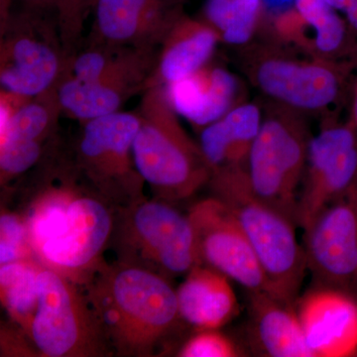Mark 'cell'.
I'll return each instance as SVG.
<instances>
[{"label":"cell","mask_w":357,"mask_h":357,"mask_svg":"<svg viewBox=\"0 0 357 357\" xmlns=\"http://www.w3.org/2000/svg\"><path fill=\"white\" fill-rule=\"evenodd\" d=\"M82 287L112 356H161L184 321L168 278L146 268L105 261Z\"/></svg>","instance_id":"1"},{"label":"cell","mask_w":357,"mask_h":357,"mask_svg":"<svg viewBox=\"0 0 357 357\" xmlns=\"http://www.w3.org/2000/svg\"><path fill=\"white\" fill-rule=\"evenodd\" d=\"M64 114L57 88L27 98L0 91V144L7 141L53 146L59 141L60 116Z\"/></svg>","instance_id":"22"},{"label":"cell","mask_w":357,"mask_h":357,"mask_svg":"<svg viewBox=\"0 0 357 357\" xmlns=\"http://www.w3.org/2000/svg\"><path fill=\"white\" fill-rule=\"evenodd\" d=\"M166 88L178 116L199 128L218 121L246 100L241 79L213 60L191 76Z\"/></svg>","instance_id":"17"},{"label":"cell","mask_w":357,"mask_h":357,"mask_svg":"<svg viewBox=\"0 0 357 357\" xmlns=\"http://www.w3.org/2000/svg\"><path fill=\"white\" fill-rule=\"evenodd\" d=\"M229 277L204 264L190 270L177 290L178 311L197 330H220L239 312Z\"/></svg>","instance_id":"20"},{"label":"cell","mask_w":357,"mask_h":357,"mask_svg":"<svg viewBox=\"0 0 357 357\" xmlns=\"http://www.w3.org/2000/svg\"><path fill=\"white\" fill-rule=\"evenodd\" d=\"M110 246L117 261L146 268L169 278L199 264L189 215L161 199H141L116 211Z\"/></svg>","instance_id":"6"},{"label":"cell","mask_w":357,"mask_h":357,"mask_svg":"<svg viewBox=\"0 0 357 357\" xmlns=\"http://www.w3.org/2000/svg\"><path fill=\"white\" fill-rule=\"evenodd\" d=\"M220 43V35L206 21L183 13L160 46L150 86H168L198 72L213 60Z\"/></svg>","instance_id":"19"},{"label":"cell","mask_w":357,"mask_h":357,"mask_svg":"<svg viewBox=\"0 0 357 357\" xmlns=\"http://www.w3.org/2000/svg\"><path fill=\"white\" fill-rule=\"evenodd\" d=\"M159 49L134 48L119 64L93 81L66 74L57 86L63 112L84 122L121 112L129 98L150 86Z\"/></svg>","instance_id":"14"},{"label":"cell","mask_w":357,"mask_h":357,"mask_svg":"<svg viewBox=\"0 0 357 357\" xmlns=\"http://www.w3.org/2000/svg\"><path fill=\"white\" fill-rule=\"evenodd\" d=\"M248 340L261 356L314 357L296 305L266 292L248 291Z\"/></svg>","instance_id":"18"},{"label":"cell","mask_w":357,"mask_h":357,"mask_svg":"<svg viewBox=\"0 0 357 357\" xmlns=\"http://www.w3.org/2000/svg\"><path fill=\"white\" fill-rule=\"evenodd\" d=\"M171 3L176 4V6H184L187 0H168Z\"/></svg>","instance_id":"32"},{"label":"cell","mask_w":357,"mask_h":357,"mask_svg":"<svg viewBox=\"0 0 357 357\" xmlns=\"http://www.w3.org/2000/svg\"><path fill=\"white\" fill-rule=\"evenodd\" d=\"M140 126L133 143L138 171L155 199L168 203L192 198L211 177L199 143L178 121L164 86H150L136 110Z\"/></svg>","instance_id":"3"},{"label":"cell","mask_w":357,"mask_h":357,"mask_svg":"<svg viewBox=\"0 0 357 357\" xmlns=\"http://www.w3.org/2000/svg\"><path fill=\"white\" fill-rule=\"evenodd\" d=\"M244 356L234 340L218 330H198L177 351L180 357H237Z\"/></svg>","instance_id":"28"},{"label":"cell","mask_w":357,"mask_h":357,"mask_svg":"<svg viewBox=\"0 0 357 357\" xmlns=\"http://www.w3.org/2000/svg\"><path fill=\"white\" fill-rule=\"evenodd\" d=\"M140 126L137 112H117L83 122L68 156L86 183L116 210L146 198L133 143Z\"/></svg>","instance_id":"8"},{"label":"cell","mask_w":357,"mask_h":357,"mask_svg":"<svg viewBox=\"0 0 357 357\" xmlns=\"http://www.w3.org/2000/svg\"><path fill=\"white\" fill-rule=\"evenodd\" d=\"M30 340L41 356H112L83 287L43 264Z\"/></svg>","instance_id":"9"},{"label":"cell","mask_w":357,"mask_h":357,"mask_svg":"<svg viewBox=\"0 0 357 357\" xmlns=\"http://www.w3.org/2000/svg\"><path fill=\"white\" fill-rule=\"evenodd\" d=\"M201 18L215 28L222 43L239 49L259 36L263 0H206Z\"/></svg>","instance_id":"24"},{"label":"cell","mask_w":357,"mask_h":357,"mask_svg":"<svg viewBox=\"0 0 357 357\" xmlns=\"http://www.w3.org/2000/svg\"><path fill=\"white\" fill-rule=\"evenodd\" d=\"M349 107H351V115L349 119L357 126V77L352 84L351 96H349Z\"/></svg>","instance_id":"31"},{"label":"cell","mask_w":357,"mask_h":357,"mask_svg":"<svg viewBox=\"0 0 357 357\" xmlns=\"http://www.w3.org/2000/svg\"><path fill=\"white\" fill-rule=\"evenodd\" d=\"M263 115L261 105L245 100L201 129L199 144L211 173L223 169L246 170Z\"/></svg>","instance_id":"21"},{"label":"cell","mask_w":357,"mask_h":357,"mask_svg":"<svg viewBox=\"0 0 357 357\" xmlns=\"http://www.w3.org/2000/svg\"><path fill=\"white\" fill-rule=\"evenodd\" d=\"M246 176L258 198L297 223L298 198L312 140L307 116L266 102Z\"/></svg>","instance_id":"7"},{"label":"cell","mask_w":357,"mask_h":357,"mask_svg":"<svg viewBox=\"0 0 357 357\" xmlns=\"http://www.w3.org/2000/svg\"><path fill=\"white\" fill-rule=\"evenodd\" d=\"M244 76L268 103L321 121L349 102L356 63L314 57L264 39L236 49Z\"/></svg>","instance_id":"2"},{"label":"cell","mask_w":357,"mask_h":357,"mask_svg":"<svg viewBox=\"0 0 357 357\" xmlns=\"http://www.w3.org/2000/svg\"><path fill=\"white\" fill-rule=\"evenodd\" d=\"M333 6L351 27L357 37V0H326Z\"/></svg>","instance_id":"29"},{"label":"cell","mask_w":357,"mask_h":357,"mask_svg":"<svg viewBox=\"0 0 357 357\" xmlns=\"http://www.w3.org/2000/svg\"><path fill=\"white\" fill-rule=\"evenodd\" d=\"M295 7L304 24L307 40V32L311 33L312 56L357 64V37L333 6L326 0H295Z\"/></svg>","instance_id":"23"},{"label":"cell","mask_w":357,"mask_h":357,"mask_svg":"<svg viewBox=\"0 0 357 357\" xmlns=\"http://www.w3.org/2000/svg\"><path fill=\"white\" fill-rule=\"evenodd\" d=\"M98 0H59L57 20L61 39L70 56L81 47L86 20Z\"/></svg>","instance_id":"27"},{"label":"cell","mask_w":357,"mask_h":357,"mask_svg":"<svg viewBox=\"0 0 357 357\" xmlns=\"http://www.w3.org/2000/svg\"><path fill=\"white\" fill-rule=\"evenodd\" d=\"M0 0L1 89L33 98L57 88L69 69L57 15Z\"/></svg>","instance_id":"5"},{"label":"cell","mask_w":357,"mask_h":357,"mask_svg":"<svg viewBox=\"0 0 357 357\" xmlns=\"http://www.w3.org/2000/svg\"><path fill=\"white\" fill-rule=\"evenodd\" d=\"M211 196L234 213L263 268L273 295L296 305L307 269L304 248L296 236L297 223L258 198L245 169L211 173Z\"/></svg>","instance_id":"4"},{"label":"cell","mask_w":357,"mask_h":357,"mask_svg":"<svg viewBox=\"0 0 357 357\" xmlns=\"http://www.w3.org/2000/svg\"><path fill=\"white\" fill-rule=\"evenodd\" d=\"M35 257L24 218L20 211L3 210L0 217V265Z\"/></svg>","instance_id":"26"},{"label":"cell","mask_w":357,"mask_h":357,"mask_svg":"<svg viewBox=\"0 0 357 357\" xmlns=\"http://www.w3.org/2000/svg\"><path fill=\"white\" fill-rule=\"evenodd\" d=\"M312 136L298 198L297 225L306 229L321 208L357 190V126L324 119Z\"/></svg>","instance_id":"11"},{"label":"cell","mask_w":357,"mask_h":357,"mask_svg":"<svg viewBox=\"0 0 357 357\" xmlns=\"http://www.w3.org/2000/svg\"><path fill=\"white\" fill-rule=\"evenodd\" d=\"M89 44L159 49L184 6L168 0H98Z\"/></svg>","instance_id":"15"},{"label":"cell","mask_w":357,"mask_h":357,"mask_svg":"<svg viewBox=\"0 0 357 357\" xmlns=\"http://www.w3.org/2000/svg\"><path fill=\"white\" fill-rule=\"evenodd\" d=\"M314 284L357 296V190L326 204L304 229Z\"/></svg>","instance_id":"13"},{"label":"cell","mask_w":357,"mask_h":357,"mask_svg":"<svg viewBox=\"0 0 357 357\" xmlns=\"http://www.w3.org/2000/svg\"><path fill=\"white\" fill-rule=\"evenodd\" d=\"M116 211L84 183L62 227L35 257L45 267L83 286L105 262L102 255L112 243Z\"/></svg>","instance_id":"10"},{"label":"cell","mask_w":357,"mask_h":357,"mask_svg":"<svg viewBox=\"0 0 357 357\" xmlns=\"http://www.w3.org/2000/svg\"><path fill=\"white\" fill-rule=\"evenodd\" d=\"M41 267L36 258L7 263L0 267L2 306L13 323L29 338L38 307V275Z\"/></svg>","instance_id":"25"},{"label":"cell","mask_w":357,"mask_h":357,"mask_svg":"<svg viewBox=\"0 0 357 357\" xmlns=\"http://www.w3.org/2000/svg\"><path fill=\"white\" fill-rule=\"evenodd\" d=\"M199 264L218 270L250 292L273 295L261 264L234 213L211 196L190 208Z\"/></svg>","instance_id":"12"},{"label":"cell","mask_w":357,"mask_h":357,"mask_svg":"<svg viewBox=\"0 0 357 357\" xmlns=\"http://www.w3.org/2000/svg\"><path fill=\"white\" fill-rule=\"evenodd\" d=\"M18 6L40 13L57 15L59 0H15Z\"/></svg>","instance_id":"30"},{"label":"cell","mask_w":357,"mask_h":357,"mask_svg":"<svg viewBox=\"0 0 357 357\" xmlns=\"http://www.w3.org/2000/svg\"><path fill=\"white\" fill-rule=\"evenodd\" d=\"M296 311L314 357L357 356V296L312 284Z\"/></svg>","instance_id":"16"}]
</instances>
